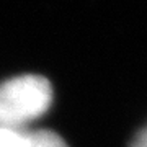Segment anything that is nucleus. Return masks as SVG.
Segmentation results:
<instances>
[{"instance_id": "obj_1", "label": "nucleus", "mask_w": 147, "mask_h": 147, "mask_svg": "<svg viewBox=\"0 0 147 147\" xmlns=\"http://www.w3.org/2000/svg\"><path fill=\"white\" fill-rule=\"evenodd\" d=\"M53 88L41 75H21L0 84V126L13 127L36 119L51 106Z\"/></svg>"}, {"instance_id": "obj_2", "label": "nucleus", "mask_w": 147, "mask_h": 147, "mask_svg": "<svg viewBox=\"0 0 147 147\" xmlns=\"http://www.w3.org/2000/svg\"><path fill=\"white\" fill-rule=\"evenodd\" d=\"M26 147H69L61 136L53 131H34L25 132Z\"/></svg>"}, {"instance_id": "obj_3", "label": "nucleus", "mask_w": 147, "mask_h": 147, "mask_svg": "<svg viewBox=\"0 0 147 147\" xmlns=\"http://www.w3.org/2000/svg\"><path fill=\"white\" fill-rule=\"evenodd\" d=\"M0 147H26L25 132L0 126Z\"/></svg>"}, {"instance_id": "obj_4", "label": "nucleus", "mask_w": 147, "mask_h": 147, "mask_svg": "<svg viewBox=\"0 0 147 147\" xmlns=\"http://www.w3.org/2000/svg\"><path fill=\"white\" fill-rule=\"evenodd\" d=\"M131 147H147V127L142 129L131 142Z\"/></svg>"}]
</instances>
